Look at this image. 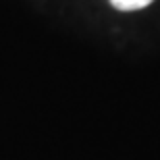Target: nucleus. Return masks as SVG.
<instances>
[{
  "mask_svg": "<svg viewBox=\"0 0 160 160\" xmlns=\"http://www.w3.org/2000/svg\"><path fill=\"white\" fill-rule=\"evenodd\" d=\"M154 0H110V4L117 11H139V8H146Z\"/></svg>",
  "mask_w": 160,
  "mask_h": 160,
  "instance_id": "obj_1",
  "label": "nucleus"
}]
</instances>
